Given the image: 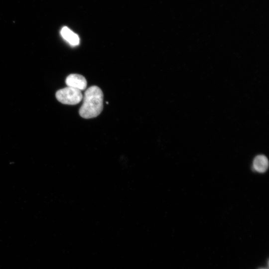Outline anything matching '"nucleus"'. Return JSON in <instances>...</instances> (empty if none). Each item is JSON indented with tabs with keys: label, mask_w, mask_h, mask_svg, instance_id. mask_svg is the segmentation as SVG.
<instances>
[{
	"label": "nucleus",
	"mask_w": 269,
	"mask_h": 269,
	"mask_svg": "<svg viewBox=\"0 0 269 269\" xmlns=\"http://www.w3.org/2000/svg\"><path fill=\"white\" fill-rule=\"evenodd\" d=\"M103 108V94L101 89L92 86L84 93L83 103L79 109L80 116L84 119L96 117Z\"/></svg>",
	"instance_id": "1"
},
{
	"label": "nucleus",
	"mask_w": 269,
	"mask_h": 269,
	"mask_svg": "<svg viewBox=\"0 0 269 269\" xmlns=\"http://www.w3.org/2000/svg\"></svg>",
	"instance_id": "6"
},
{
	"label": "nucleus",
	"mask_w": 269,
	"mask_h": 269,
	"mask_svg": "<svg viewBox=\"0 0 269 269\" xmlns=\"http://www.w3.org/2000/svg\"><path fill=\"white\" fill-rule=\"evenodd\" d=\"M66 84L68 87L80 91L85 90L87 87V81L85 77L77 74L69 75L66 79Z\"/></svg>",
	"instance_id": "3"
},
{
	"label": "nucleus",
	"mask_w": 269,
	"mask_h": 269,
	"mask_svg": "<svg viewBox=\"0 0 269 269\" xmlns=\"http://www.w3.org/2000/svg\"><path fill=\"white\" fill-rule=\"evenodd\" d=\"M62 37L70 45L76 46L79 45L80 39L78 35L66 26L63 27L60 31Z\"/></svg>",
	"instance_id": "4"
},
{
	"label": "nucleus",
	"mask_w": 269,
	"mask_h": 269,
	"mask_svg": "<svg viewBox=\"0 0 269 269\" xmlns=\"http://www.w3.org/2000/svg\"><path fill=\"white\" fill-rule=\"evenodd\" d=\"M56 97L62 104L76 105L81 102L83 95L80 90L67 87L57 91Z\"/></svg>",
	"instance_id": "2"
},
{
	"label": "nucleus",
	"mask_w": 269,
	"mask_h": 269,
	"mask_svg": "<svg viewBox=\"0 0 269 269\" xmlns=\"http://www.w3.org/2000/svg\"><path fill=\"white\" fill-rule=\"evenodd\" d=\"M269 161L267 157L264 155H258L253 161V168L260 173H264L268 169Z\"/></svg>",
	"instance_id": "5"
}]
</instances>
